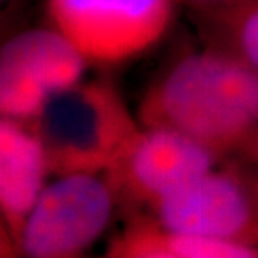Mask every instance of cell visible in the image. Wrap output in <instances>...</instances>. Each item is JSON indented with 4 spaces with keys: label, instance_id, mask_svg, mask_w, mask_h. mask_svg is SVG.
I'll use <instances>...</instances> for the list:
<instances>
[{
    "label": "cell",
    "instance_id": "7c38bea8",
    "mask_svg": "<svg viewBox=\"0 0 258 258\" xmlns=\"http://www.w3.org/2000/svg\"><path fill=\"white\" fill-rule=\"evenodd\" d=\"M236 156H241V158L248 159V161H253L258 164V136L251 139V141L246 144Z\"/></svg>",
    "mask_w": 258,
    "mask_h": 258
},
{
    "label": "cell",
    "instance_id": "8992f818",
    "mask_svg": "<svg viewBox=\"0 0 258 258\" xmlns=\"http://www.w3.org/2000/svg\"><path fill=\"white\" fill-rule=\"evenodd\" d=\"M225 159L223 154L176 129L141 126L102 174L121 205L131 211H148Z\"/></svg>",
    "mask_w": 258,
    "mask_h": 258
},
{
    "label": "cell",
    "instance_id": "6da1fadb",
    "mask_svg": "<svg viewBox=\"0 0 258 258\" xmlns=\"http://www.w3.org/2000/svg\"><path fill=\"white\" fill-rule=\"evenodd\" d=\"M141 126H163L198 139L225 158L258 136V69L205 45L159 74L138 109Z\"/></svg>",
    "mask_w": 258,
    "mask_h": 258
},
{
    "label": "cell",
    "instance_id": "8fae6325",
    "mask_svg": "<svg viewBox=\"0 0 258 258\" xmlns=\"http://www.w3.org/2000/svg\"><path fill=\"white\" fill-rule=\"evenodd\" d=\"M174 2H183L191 7L195 12H206V10H216V9H223L228 5L243 2V0H174Z\"/></svg>",
    "mask_w": 258,
    "mask_h": 258
},
{
    "label": "cell",
    "instance_id": "9c48e42d",
    "mask_svg": "<svg viewBox=\"0 0 258 258\" xmlns=\"http://www.w3.org/2000/svg\"><path fill=\"white\" fill-rule=\"evenodd\" d=\"M111 258H258L251 246L230 243L163 225L149 211H131L107 243Z\"/></svg>",
    "mask_w": 258,
    "mask_h": 258
},
{
    "label": "cell",
    "instance_id": "ba28073f",
    "mask_svg": "<svg viewBox=\"0 0 258 258\" xmlns=\"http://www.w3.org/2000/svg\"><path fill=\"white\" fill-rule=\"evenodd\" d=\"M47 154L29 122L0 117V216L4 251L15 255L24 223L50 176Z\"/></svg>",
    "mask_w": 258,
    "mask_h": 258
},
{
    "label": "cell",
    "instance_id": "7a4b0ae2",
    "mask_svg": "<svg viewBox=\"0 0 258 258\" xmlns=\"http://www.w3.org/2000/svg\"><path fill=\"white\" fill-rule=\"evenodd\" d=\"M111 81H79L52 97L32 122L54 176L106 173L139 131Z\"/></svg>",
    "mask_w": 258,
    "mask_h": 258
},
{
    "label": "cell",
    "instance_id": "30bf717a",
    "mask_svg": "<svg viewBox=\"0 0 258 258\" xmlns=\"http://www.w3.org/2000/svg\"><path fill=\"white\" fill-rule=\"evenodd\" d=\"M205 45L225 50L258 69V0L195 12Z\"/></svg>",
    "mask_w": 258,
    "mask_h": 258
},
{
    "label": "cell",
    "instance_id": "5b68a950",
    "mask_svg": "<svg viewBox=\"0 0 258 258\" xmlns=\"http://www.w3.org/2000/svg\"><path fill=\"white\" fill-rule=\"evenodd\" d=\"M50 25L89 64L116 66L154 47L168 32L174 0H47Z\"/></svg>",
    "mask_w": 258,
    "mask_h": 258
},
{
    "label": "cell",
    "instance_id": "52a82bcc",
    "mask_svg": "<svg viewBox=\"0 0 258 258\" xmlns=\"http://www.w3.org/2000/svg\"><path fill=\"white\" fill-rule=\"evenodd\" d=\"M87 66L54 25L19 32L0 49V114L32 122L52 97L82 81Z\"/></svg>",
    "mask_w": 258,
    "mask_h": 258
},
{
    "label": "cell",
    "instance_id": "3957f363",
    "mask_svg": "<svg viewBox=\"0 0 258 258\" xmlns=\"http://www.w3.org/2000/svg\"><path fill=\"white\" fill-rule=\"evenodd\" d=\"M114 188L102 173L60 174L47 183L20 231L15 256L76 258L109 228Z\"/></svg>",
    "mask_w": 258,
    "mask_h": 258
},
{
    "label": "cell",
    "instance_id": "277c9868",
    "mask_svg": "<svg viewBox=\"0 0 258 258\" xmlns=\"http://www.w3.org/2000/svg\"><path fill=\"white\" fill-rule=\"evenodd\" d=\"M148 211L171 228L258 250V164L230 156Z\"/></svg>",
    "mask_w": 258,
    "mask_h": 258
}]
</instances>
